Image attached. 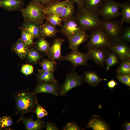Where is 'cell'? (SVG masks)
<instances>
[{"instance_id": "cell-27", "label": "cell", "mask_w": 130, "mask_h": 130, "mask_svg": "<svg viewBox=\"0 0 130 130\" xmlns=\"http://www.w3.org/2000/svg\"><path fill=\"white\" fill-rule=\"evenodd\" d=\"M117 74L130 75V58L123 61L117 69Z\"/></svg>"}, {"instance_id": "cell-23", "label": "cell", "mask_w": 130, "mask_h": 130, "mask_svg": "<svg viewBox=\"0 0 130 130\" xmlns=\"http://www.w3.org/2000/svg\"><path fill=\"white\" fill-rule=\"evenodd\" d=\"M74 11V3L71 0H68L60 16L63 21H64L73 16Z\"/></svg>"}, {"instance_id": "cell-2", "label": "cell", "mask_w": 130, "mask_h": 130, "mask_svg": "<svg viewBox=\"0 0 130 130\" xmlns=\"http://www.w3.org/2000/svg\"><path fill=\"white\" fill-rule=\"evenodd\" d=\"M13 95L15 102L16 113L22 115L27 113L35 112L39 104L36 94L24 91L16 92Z\"/></svg>"}, {"instance_id": "cell-21", "label": "cell", "mask_w": 130, "mask_h": 130, "mask_svg": "<svg viewBox=\"0 0 130 130\" xmlns=\"http://www.w3.org/2000/svg\"><path fill=\"white\" fill-rule=\"evenodd\" d=\"M54 72L46 71L42 70H38L37 78L39 82L48 83L57 81L55 78Z\"/></svg>"}, {"instance_id": "cell-31", "label": "cell", "mask_w": 130, "mask_h": 130, "mask_svg": "<svg viewBox=\"0 0 130 130\" xmlns=\"http://www.w3.org/2000/svg\"><path fill=\"white\" fill-rule=\"evenodd\" d=\"M118 62V59L116 54L113 52L110 53L106 60V70H109L111 67L117 64Z\"/></svg>"}, {"instance_id": "cell-9", "label": "cell", "mask_w": 130, "mask_h": 130, "mask_svg": "<svg viewBox=\"0 0 130 130\" xmlns=\"http://www.w3.org/2000/svg\"><path fill=\"white\" fill-rule=\"evenodd\" d=\"M109 47L116 53L123 61L130 58V48L121 39L112 41Z\"/></svg>"}, {"instance_id": "cell-19", "label": "cell", "mask_w": 130, "mask_h": 130, "mask_svg": "<svg viewBox=\"0 0 130 130\" xmlns=\"http://www.w3.org/2000/svg\"><path fill=\"white\" fill-rule=\"evenodd\" d=\"M23 26L22 30L31 34L34 38L41 37L40 26L34 23L26 21Z\"/></svg>"}, {"instance_id": "cell-13", "label": "cell", "mask_w": 130, "mask_h": 130, "mask_svg": "<svg viewBox=\"0 0 130 130\" xmlns=\"http://www.w3.org/2000/svg\"><path fill=\"white\" fill-rule=\"evenodd\" d=\"M86 54L89 59H92L99 65H103L106 62V55L102 48H89Z\"/></svg>"}, {"instance_id": "cell-26", "label": "cell", "mask_w": 130, "mask_h": 130, "mask_svg": "<svg viewBox=\"0 0 130 130\" xmlns=\"http://www.w3.org/2000/svg\"><path fill=\"white\" fill-rule=\"evenodd\" d=\"M120 7L122 9L121 15L122 19L120 23H130V4L126 2L120 3Z\"/></svg>"}, {"instance_id": "cell-37", "label": "cell", "mask_w": 130, "mask_h": 130, "mask_svg": "<svg viewBox=\"0 0 130 130\" xmlns=\"http://www.w3.org/2000/svg\"><path fill=\"white\" fill-rule=\"evenodd\" d=\"M62 130H79L82 129L76 123L72 122L67 123L63 127Z\"/></svg>"}, {"instance_id": "cell-16", "label": "cell", "mask_w": 130, "mask_h": 130, "mask_svg": "<svg viewBox=\"0 0 130 130\" xmlns=\"http://www.w3.org/2000/svg\"><path fill=\"white\" fill-rule=\"evenodd\" d=\"M67 1L68 0L62 1L59 0L46 7H44L43 11L45 16L52 14L60 15Z\"/></svg>"}, {"instance_id": "cell-35", "label": "cell", "mask_w": 130, "mask_h": 130, "mask_svg": "<svg viewBox=\"0 0 130 130\" xmlns=\"http://www.w3.org/2000/svg\"><path fill=\"white\" fill-rule=\"evenodd\" d=\"M35 113L38 119H40L48 114V111L39 104L37 106Z\"/></svg>"}, {"instance_id": "cell-4", "label": "cell", "mask_w": 130, "mask_h": 130, "mask_svg": "<svg viewBox=\"0 0 130 130\" xmlns=\"http://www.w3.org/2000/svg\"><path fill=\"white\" fill-rule=\"evenodd\" d=\"M89 38L88 48L109 47L112 41L101 27L91 31Z\"/></svg>"}, {"instance_id": "cell-30", "label": "cell", "mask_w": 130, "mask_h": 130, "mask_svg": "<svg viewBox=\"0 0 130 130\" xmlns=\"http://www.w3.org/2000/svg\"><path fill=\"white\" fill-rule=\"evenodd\" d=\"M36 45L38 49L41 52L46 54L50 47V43L44 38L40 37Z\"/></svg>"}, {"instance_id": "cell-40", "label": "cell", "mask_w": 130, "mask_h": 130, "mask_svg": "<svg viewBox=\"0 0 130 130\" xmlns=\"http://www.w3.org/2000/svg\"><path fill=\"white\" fill-rule=\"evenodd\" d=\"M43 6L46 7L59 0H35Z\"/></svg>"}, {"instance_id": "cell-38", "label": "cell", "mask_w": 130, "mask_h": 130, "mask_svg": "<svg viewBox=\"0 0 130 130\" xmlns=\"http://www.w3.org/2000/svg\"><path fill=\"white\" fill-rule=\"evenodd\" d=\"M33 69L32 65L28 64H24L22 66L21 71L24 74L27 75L32 73Z\"/></svg>"}, {"instance_id": "cell-25", "label": "cell", "mask_w": 130, "mask_h": 130, "mask_svg": "<svg viewBox=\"0 0 130 130\" xmlns=\"http://www.w3.org/2000/svg\"><path fill=\"white\" fill-rule=\"evenodd\" d=\"M104 0H83V6L91 11L97 13Z\"/></svg>"}, {"instance_id": "cell-43", "label": "cell", "mask_w": 130, "mask_h": 130, "mask_svg": "<svg viewBox=\"0 0 130 130\" xmlns=\"http://www.w3.org/2000/svg\"><path fill=\"white\" fill-rule=\"evenodd\" d=\"M72 1L73 3H76L78 7H81L83 6V0H70Z\"/></svg>"}, {"instance_id": "cell-39", "label": "cell", "mask_w": 130, "mask_h": 130, "mask_svg": "<svg viewBox=\"0 0 130 130\" xmlns=\"http://www.w3.org/2000/svg\"><path fill=\"white\" fill-rule=\"evenodd\" d=\"M121 38L127 42H130V27L126 28L122 32L121 36Z\"/></svg>"}, {"instance_id": "cell-22", "label": "cell", "mask_w": 130, "mask_h": 130, "mask_svg": "<svg viewBox=\"0 0 130 130\" xmlns=\"http://www.w3.org/2000/svg\"><path fill=\"white\" fill-rule=\"evenodd\" d=\"M21 0H0V6L6 10H17L22 5Z\"/></svg>"}, {"instance_id": "cell-12", "label": "cell", "mask_w": 130, "mask_h": 130, "mask_svg": "<svg viewBox=\"0 0 130 130\" xmlns=\"http://www.w3.org/2000/svg\"><path fill=\"white\" fill-rule=\"evenodd\" d=\"M64 41V39L59 38L53 40L46 53L50 60L54 62H56V60H60L62 56L61 53V46Z\"/></svg>"}, {"instance_id": "cell-18", "label": "cell", "mask_w": 130, "mask_h": 130, "mask_svg": "<svg viewBox=\"0 0 130 130\" xmlns=\"http://www.w3.org/2000/svg\"><path fill=\"white\" fill-rule=\"evenodd\" d=\"M91 128L94 130H107L109 129L108 124L100 118L94 117L89 121L86 128Z\"/></svg>"}, {"instance_id": "cell-42", "label": "cell", "mask_w": 130, "mask_h": 130, "mask_svg": "<svg viewBox=\"0 0 130 130\" xmlns=\"http://www.w3.org/2000/svg\"><path fill=\"white\" fill-rule=\"evenodd\" d=\"M118 84L113 79L109 81L107 83L108 87L109 88L112 89L114 88Z\"/></svg>"}, {"instance_id": "cell-11", "label": "cell", "mask_w": 130, "mask_h": 130, "mask_svg": "<svg viewBox=\"0 0 130 130\" xmlns=\"http://www.w3.org/2000/svg\"><path fill=\"white\" fill-rule=\"evenodd\" d=\"M60 87L58 81L48 83L39 82L32 93L36 95L39 93H50L57 96L59 95Z\"/></svg>"}, {"instance_id": "cell-1", "label": "cell", "mask_w": 130, "mask_h": 130, "mask_svg": "<svg viewBox=\"0 0 130 130\" xmlns=\"http://www.w3.org/2000/svg\"><path fill=\"white\" fill-rule=\"evenodd\" d=\"M74 17L78 25L85 32L91 31L101 27V20L98 13L89 10L83 6L78 7Z\"/></svg>"}, {"instance_id": "cell-5", "label": "cell", "mask_w": 130, "mask_h": 130, "mask_svg": "<svg viewBox=\"0 0 130 130\" xmlns=\"http://www.w3.org/2000/svg\"><path fill=\"white\" fill-rule=\"evenodd\" d=\"M101 27L109 38L113 41L121 39L123 24L111 19L101 20Z\"/></svg>"}, {"instance_id": "cell-20", "label": "cell", "mask_w": 130, "mask_h": 130, "mask_svg": "<svg viewBox=\"0 0 130 130\" xmlns=\"http://www.w3.org/2000/svg\"><path fill=\"white\" fill-rule=\"evenodd\" d=\"M41 37H54L55 36L57 30L55 26L48 22L40 26Z\"/></svg>"}, {"instance_id": "cell-44", "label": "cell", "mask_w": 130, "mask_h": 130, "mask_svg": "<svg viewBox=\"0 0 130 130\" xmlns=\"http://www.w3.org/2000/svg\"><path fill=\"white\" fill-rule=\"evenodd\" d=\"M123 126L125 130H130V122H125L123 124Z\"/></svg>"}, {"instance_id": "cell-28", "label": "cell", "mask_w": 130, "mask_h": 130, "mask_svg": "<svg viewBox=\"0 0 130 130\" xmlns=\"http://www.w3.org/2000/svg\"><path fill=\"white\" fill-rule=\"evenodd\" d=\"M47 22L55 26H61L63 20L59 15L50 14L45 16Z\"/></svg>"}, {"instance_id": "cell-29", "label": "cell", "mask_w": 130, "mask_h": 130, "mask_svg": "<svg viewBox=\"0 0 130 130\" xmlns=\"http://www.w3.org/2000/svg\"><path fill=\"white\" fill-rule=\"evenodd\" d=\"M56 62H54L50 60L43 59L39 62L42 70L45 71L54 72L56 69Z\"/></svg>"}, {"instance_id": "cell-7", "label": "cell", "mask_w": 130, "mask_h": 130, "mask_svg": "<svg viewBox=\"0 0 130 130\" xmlns=\"http://www.w3.org/2000/svg\"><path fill=\"white\" fill-rule=\"evenodd\" d=\"M84 81L83 77L73 70L67 74L64 82L60 87L59 95L65 96L72 89L82 85Z\"/></svg>"}, {"instance_id": "cell-24", "label": "cell", "mask_w": 130, "mask_h": 130, "mask_svg": "<svg viewBox=\"0 0 130 130\" xmlns=\"http://www.w3.org/2000/svg\"><path fill=\"white\" fill-rule=\"evenodd\" d=\"M13 49L17 55L21 58L26 57L29 51L28 46L20 39L19 40L14 44Z\"/></svg>"}, {"instance_id": "cell-33", "label": "cell", "mask_w": 130, "mask_h": 130, "mask_svg": "<svg viewBox=\"0 0 130 130\" xmlns=\"http://www.w3.org/2000/svg\"><path fill=\"white\" fill-rule=\"evenodd\" d=\"M27 56L28 59L30 62L34 63L38 61L41 57L38 50L36 49L29 50Z\"/></svg>"}, {"instance_id": "cell-6", "label": "cell", "mask_w": 130, "mask_h": 130, "mask_svg": "<svg viewBox=\"0 0 130 130\" xmlns=\"http://www.w3.org/2000/svg\"><path fill=\"white\" fill-rule=\"evenodd\" d=\"M120 2L113 0H104L97 13L106 19H111L120 16Z\"/></svg>"}, {"instance_id": "cell-3", "label": "cell", "mask_w": 130, "mask_h": 130, "mask_svg": "<svg viewBox=\"0 0 130 130\" xmlns=\"http://www.w3.org/2000/svg\"><path fill=\"white\" fill-rule=\"evenodd\" d=\"M44 7L35 0H32L22 10V15L26 21L41 24L45 17Z\"/></svg>"}, {"instance_id": "cell-17", "label": "cell", "mask_w": 130, "mask_h": 130, "mask_svg": "<svg viewBox=\"0 0 130 130\" xmlns=\"http://www.w3.org/2000/svg\"><path fill=\"white\" fill-rule=\"evenodd\" d=\"M84 80L90 86H94L100 82L105 80L101 78L94 72L86 71L83 73Z\"/></svg>"}, {"instance_id": "cell-14", "label": "cell", "mask_w": 130, "mask_h": 130, "mask_svg": "<svg viewBox=\"0 0 130 130\" xmlns=\"http://www.w3.org/2000/svg\"><path fill=\"white\" fill-rule=\"evenodd\" d=\"M89 37V35L84 31L74 34L68 39L69 48L72 50L78 49L79 46L87 41Z\"/></svg>"}, {"instance_id": "cell-8", "label": "cell", "mask_w": 130, "mask_h": 130, "mask_svg": "<svg viewBox=\"0 0 130 130\" xmlns=\"http://www.w3.org/2000/svg\"><path fill=\"white\" fill-rule=\"evenodd\" d=\"M89 58L86 53L79 51L78 49L72 50L69 54L65 56H62L59 62L67 60L70 62L73 65V70L75 67L80 65H87Z\"/></svg>"}, {"instance_id": "cell-15", "label": "cell", "mask_w": 130, "mask_h": 130, "mask_svg": "<svg viewBox=\"0 0 130 130\" xmlns=\"http://www.w3.org/2000/svg\"><path fill=\"white\" fill-rule=\"evenodd\" d=\"M20 121L25 125L26 130H39L43 129L46 127L45 122L40 119L33 120L32 117L26 118L23 115L17 121V123Z\"/></svg>"}, {"instance_id": "cell-36", "label": "cell", "mask_w": 130, "mask_h": 130, "mask_svg": "<svg viewBox=\"0 0 130 130\" xmlns=\"http://www.w3.org/2000/svg\"><path fill=\"white\" fill-rule=\"evenodd\" d=\"M116 78L122 83L130 87V75L117 74Z\"/></svg>"}, {"instance_id": "cell-10", "label": "cell", "mask_w": 130, "mask_h": 130, "mask_svg": "<svg viewBox=\"0 0 130 130\" xmlns=\"http://www.w3.org/2000/svg\"><path fill=\"white\" fill-rule=\"evenodd\" d=\"M64 22L60 32L65 36L68 39L74 34L84 31L78 25L74 16H72Z\"/></svg>"}, {"instance_id": "cell-34", "label": "cell", "mask_w": 130, "mask_h": 130, "mask_svg": "<svg viewBox=\"0 0 130 130\" xmlns=\"http://www.w3.org/2000/svg\"><path fill=\"white\" fill-rule=\"evenodd\" d=\"M12 124L13 121L10 116H5L0 117V129L10 126Z\"/></svg>"}, {"instance_id": "cell-32", "label": "cell", "mask_w": 130, "mask_h": 130, "mask_svg": "<svg viewBox=\"0 0 130 130\" xmlns=\"http://www.w3.org/2000/svg\"><path fill=\"white\" fill-rule=\"evenodd\" d=\"M34 38L30 33L22 31L20 39L28 46H32L33 44Z\"/></svg>"}, {"instance_id": "cell-41", "label": "cell", "mask_w": 130, "mask_h": 130, "mask_svg": "<svg viewBox=\"0 0 130 130\" xmlns=\"http://www.w3.org/2000/svg\"><path fill=\"white\" fill-rule=\"evenodd\" d=\"M46 130H58L59 129L57 126L53 123L47 122L46 125Z\"/></svg>"}]
</instances>
